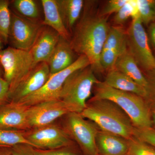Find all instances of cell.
<instances>
[{
    "label": "cell",
    "mask_w": 155,
    "mask_h": 155,
    "mask_svg": "<svg viewBox=\"0 0 155 155\" xmlns=\"http://www.w3.org/2000/svg\"><path fill=\"white\" fill-rule=\"evenodd\" d=\"M9 6L8 1L0 0V38L5 44L8 42L11 24V13Z\"/></svg>",
    "instance_id": "603a6c76"
},
{
    "label": "cell",
    "mask_w": 155,
    "mask_h": 155,
    "mask_svg": "<svg viewBox=\"0 0 155 155\" xmlns=\"http://www.w3.org/2000/svg\"><path fill=\"white\" fill-rule=\"evenodd\" d=\"M1 75H2V69L0 68V78H1Z\"/></svg>",
    "instance_id": "74e56055"
},
{
    "label": "cell",
    "mask_w": 155,
    "mask_h": 155,
    "mask_svg": "<svg viewBox=\"0 0 155 155\" xmlns=\"http://www.w3.org/2000/svg\"><path fill=\"white\" fill-rule=\"evenodd\" d=\"M96 99H107L119 106L130 118L136 128L153 127L149 103L146 99L131 93L119 90L99 81L94 86Z\"/></svg>",
    "instance_id": "3957f363"
},
{
    "label": "cell",
    "mask_w": 155,
    "mask_h": 155,
    "mask_svg": "<svg viewBox=\"0 0 155 155\" xmlns=\"http://www.w3.org/2000/svg\"><path fill=\"white\" fill-rule=\"evenodd\" d=\"M126 155H131V154H130V153H128Z\"/></svg>",
    "instance_id": "f35d334b"
},
{
    "label": "cell",
    "mask_w": 155,
    "mask_h": 155,
    "mask_svg": "<svg viewBox=\"0 0 155 155\" xmlns=\"http://www.w3.org/2000/svg\"><path fill=\"white\" fill-rule=\"evenodd\" d=\"M0 65L4 69V79L9 84V95L36 65L29 51L13 47L0 51Z\"/></svg>",
    "instance_id": "52a82bcc"
},
{
    "label": "cell",
    "mask_w": 155,
    "mask_h": 155,
    "mask_svg": "<svg viewBox=\"0 0 155 155\" xmlns=\"http://www.w3.org/2000/svg\"><path fill=\"white\" fill-rule=\"evenodd\" d=\"M90 66L78 69L64 82L60 99L67 104L71 112L81 114L86 107L92 90L99 81Z\"/></svg>",
    "instance_id": "277c9868"
},
{
    "label": "cell",
    "mask_w": 155,
    "mask_h": 155,
    "mask_svg": "<svg viewBox=\"0 0 155 155\" xmlns=\"http://www.w3.org/2000/svg\"><path fill=\"white\" fill-rule=\"evenodd\" d=\"M2 40H1V38H0V51L2 50Z\"/></svg>",
    "instance_id": "8d00e7d4"
},
{
    "label": "cell",
    "mask_w": 155,
    "mask_h": 155,
    "mask_svg": "<svg viewBox=\"0 0 155 155\" xmlns=\"http://www.w3.org/2000/svg\"><path fill=\"white\" fill-rule=\"evenodd\" d=\"M133 136L155 148V129L153 127L146 128L134 127Z\"/></svg>",
    "instance_id": "f1b7e54d"
},
{
    "label": "cell",
    "mask_w": 155,
    "mask_h": 155,
    "mask_svg": "<svg viewBox=\"0 0 155 155\" xmlns=\"http://www.w3.org/2000/svg\"><path fill=\"white\" fill-rule=\"evenodd\" d=\"M15 9L22 17L37 20L39 17V11L36 2L33 0H15L13 2Z\"/></svg>",
    "instance_id": "d4e9b609"
},
{
    "label": "cell",
    "mask_w": 155,
    "mask_h": 155,
    "mask_svg": "<svg viewBox=\"0 0 155 155\" xmlns=\"http://www.w3.org/2000/svg\"><path fill=\"white\" fill-rule=\"evenodd\" d=\"M61 17L67 30L75 25L84 6L83 0H57Z\"/></svg>",
    "instance_id": "44dd1931"
},
{
    "label": "cell",
    "mask_w": 155,
    "mask_h": 155,
    "mask_svg": "<svg viewBox=\"0 0 155 155\" xmlns=\"http://www.w3.org/2000/svg\"><path fill=\"white\" fill-rule=\"evenodd\" d=\"M70 113V109L63 101L51 100L28 107L27 120L31 129L54 123L57 119Z\"/></svg>",
    "instance_id": "8fae6325"
},
{
    "label": "cell",
    "mask_w": 155,
    "mask_h": 155,
    "mask_svg": "<svg viewBox=\"0 0 155 155\" xmlns=\"http://www.w3.org/2000/svg\"><path fill=\"white\" fill-rule=\"evenodd\" d=\"M25 138L35 148L57 149L74 146V141L61 126L53 123L25 130Z\"/></svg>",
    "instance_id": "9c48e42d"
},
{
    "label": "cell",
    "mask_w": 155,
    "mask_h": 155,
    "mask_svg": "<svg viewBox=\"0 0 155 155\" xmlns=\"http://www.w3.org/2000/svg\"><path fill=\"white\" fill-rule=\"evenodd\" d=\"M0 155H12L11 147H0Z\"/></svg>",
    "instance_id": "d590c367"
},
{
    "label": "cell",
    "mask_w": 155,
    "mask_h": 155,
    "mask_svg": "<svg viewBox=\"0 0 155 155\" xmlns=\"http://www.w3.org/2000/svg\"><path fill=\"white\" fill-rule=\"evenodd\" d=\"M128 140V153L131 155H155V148L133 136Z\"/></svg>",
    "instance_id": "4316f807"
},
{
    "label": "cell",
    "mask_w": 155,
    "mask_h": 155,
    "mask_svg": "<svg viewBox=\"0 0 155 155\" xmlns=\"http://www.w3.org/2000/svg\"><path fill=\"white\" fill-rule=\"evenodd\" d=\"M61 127L78 145L83 155H97L96 137L100 129L79 113L71 112L64 116Z\"/></svg>",
    "instance_id": "5b68a950"
},
{
    "label": "cell",
    "mask_w": 155,
    "mask_h": 155,
    "mask_svg": "<svg viewBox=\"0 0 155 155\" xmlns=\"http://www.w3.org/2000/svg\"><path fill=\"white\" fill-rule=\"evenodd\" d=\"M89 66L90 63L87 58L84 55L79 56L67 69L51 75L48 80L38 91L17 103L29 107L43 102L60 99L61 90L67 78L78 69Z\"/></svg>",
    "instance_id": "ba28073f"
},
{
    "label": "cell",
    "mask_w": 155,
    "mask_h": 155,
    "mask_svg": "<svg viewBox=\"0 0 155 155\" xmlns=\"http://www.w3.org/2000/svg\"><path fill=\"white\" fill-rule=\"evenodd\" d=\"M148 29L150 41L153 47L155 48V22L150 24Z\"/></svg>",
    "instance_id": "836d02e7"
},
{
    "label": "cell",
    "mask_w": 155,
    "mask_h": 155,
    "mask_svg": "<svg viewBox=\"0 0 155 155\" xmlns=\"http://www.w3.org/2000/svg\"><path fill=\"white\" fill-rule=\"evenodd\" d=\"M25 130L0 129V146L11 147L22 143L31 145L25 138Z\"/></svg>",
    "instance_id": "cb8c5ba5"
},
{
    "label": "cell",
    "mask_w": 155,
    "mask_h": 155,
    "mask_svg": "<svg viewBox=\"0 0 155 155\" xmlns=\"http://www.w3.org/2000/svg\"><path fill=\"white\" fill-rule=\"evenodd\" d=\"M84 9L69 42L75 53L87 58L94 73H101L104 70L101 64V54L110 26L105 17L93 14L89 8Z\"/></svg>",
    "instance_id": "6da1fadb"
},
{
    "label": "cell",
    "mask_w": 155,
    "mask_h": 155,
    "mask_svg": "<svg viewBox=\"0 0 155 155\" xmlns=\"http://www.w3.org/2000/svg\"><path fill=\"white\" fill-rule=\"evenodd\" d=\"M105 82L113 88L137 95L147 99L146 89L122 72L114 69L107 72Z\"/></svg>",
    "instance_id": "ac0fdd59"
},
{
    "label": "cell",
    "mask_w": 155,
    "mask_h": 155,
    "mask_svg": "<svg viewBox=\"0 0 155 155\" xmlns=\"http://www.w3.org/2000/svg\"><path fill=\"white\" fill-rule=\"evenodd\" d=\"M139 17V11L137 0H128L115 14L113 19L116 26H121L131 18L134 19Z\"/></svg>",
    "instance_id": "7402d4cb"
},
{
    "label": "cell",
    "mask_w": 155,
    "mask_h": 155,
    "mask_svg": "<svg viewBox=\"0 0 155 155\" xmlns=\"http://www.w3.org/2000/svg\"><path fill=\"white\" fill-rule=\"evenodd\" d=\"M139 17L132 19L126 31L127 49L144 73L155 71V57Z\"/></svg>",
    "instance_id": "8992f818"
},
{
    "label": "cell",
    "mask_w": 155,
    "mask_h": 155,
    "mask_svg": "<svg viewBox=\"0 0 155 155\" xmlns=\"http://www.w3.org/2000/svg\"><path fill=\"white\" fill-rule=\"evenodd\" d=\"M41 2L45 16L42 25L52 28L60 36L69 41L70 34L61 17L57 0H42Z\"/></svg>",
    "instance_id": "d6986e66"
},
{
    "label": "cell",
    "mask_w": 155,
    "mask_h": 155,
    "mask_svg": "<svg viewBox=\"0 0 155 155\" xmlns=\"http://www.w3.org/2000/svg\"><path fill=\"white\" fill-rule=\"evenodd\" d=\"M55 31L48 26L43 25L33 46L30 51L37 65L47 63L60 38Z\"/></svg>",
    "instance_id": "9a60e30c"
},
{
    "label": "cell",
    "mask_w": 155,
    "mask_h": 155,
    "mask_svg": "<svg viewBox=\"0 0 155 155\" xmlns=\"http://www.w3.org/2000/svg\"><path fill=\"white\" fill-rule=\"evenodd\" d=\"M96 143L97 155H126L128 153V140L117 134L100 129Z\"/></svg>",
    "instance_id": "2e32d148"
},
{
    "label": "cell",
    "mask_w": 155,
    "mask_h": 155,
    "mask_svg": "<svg viewBox=\"0 0 155 155\" xmlns=\"http://www.w3.org/2000/svg\"><path fill=\"white\" fill-rule=\"evenodd\" d=\"M42 26L41 22L11 13L8 41L12 47L30 51Z\"/></svg>",
    "instance_id": "30bf717a"
},
{
    "label": "cell",
    "mask_w": 155,
    "mask_h": 155,
    "mask_svg": "<svg viewBox=\"0 0 155 155\" xmlns=\"http://www.w3.org/2000/svg\"><path fill=\"white\" fill-rule=\"evenodd\" d=\"M81 115L94 123L100 130L128 140L133 136L134 126L129 116L114 102L92 98Z\"/></svg>",
    "instance_id": "7a4b0ae2"
},
{
    "label": "cell",
    "mask_w": 155,
    "mask_h": 155,
    "mask_svg": "<svg viewBox=\"0 0 155 155\" xmlns=\"http://www.w3.org/2000/svg\"><path fill=\"white\" fill-rule=\"evenodd\" d=\"M9 84L4 78H0V105L9 102Z\"/></svg>",
    "instance_id": "d6a6232c"
},
{
    "label": "cell",
    "mask_w": 155,
    "mask_h": 155,
    "mask_svg": "<svg viewBox=\"0 0 155 155\" xmlns=\"http://www.w3.org/2000/svg\"><path fill=\"white\" fill-rule=\"evenodd\" d=\"M35 155H83L81 150L74 146L65 147L55 150H45L35 148Z\"/></svg>",
    "instance_id": "83f0119b"
},
{
    "label": "cell",
    "mask_w": 155,
    "mask_h": 155,
    "mask_svg": "<svg viewBox=\"0 0 155 155\" xmlns=\"http://www.w3.org/2000/svg\"><path fill=\"white\" fill-rule=\"evenodd\" d=\"M28 107L18 103L12 102L0 105V129H30L27 117Z\"/></svg>",
    "instance_id": "5bb4252c"
},
{
    "label": "cell",
    "mask_w": 155,
    "mask_h": 155,
    "mask_svg": "<svg viewBox=\"0 0 155 155\" xmlns=\"http://www.w3.org/2000/svg\"><path fill=\"white\" fill-rule=\"evenodd\" d=\"M150 109L151 116L152 121L153 127L155 129V104L150 102Z\"/></svg>",
    "instance_id": "e575fe53"
},
{
    "label": "cell",
    "mask_w": 155,
    "mask_h": 155,
    "mask_svg": "<svg viewBox=\"0 0 155 155\" xmlns=\"http://www.w3.org/2000/svg\"><path fill=\"white\" fill-rule=\"evenodd\" d=\"M139 17L143 25L155 22V0H137Z\"/></svg>",
    "instance_id": "484cf974"
},
{
    "label": "cell",
    "mask_w": 155,
    "mask_h": 155,
    "mask_svg": "<svg viewBox=\"0 0 155 155\" xmlns=\"http://www.w3.org/2000/svg\"><path fill=\"white\" fill-rule=\"evenodd\" d=\"M75 52L69 41L60 37L54 51L48 61L51 75L63 71L71 66L75 61Z\"/></svg>",
    "instance_id": "e0dca14e"
},
{
    "label": "cell",
    "mask_w": 155,
    "mask_h": 155,
    "mask_svg": "<svg viewBox=\"0 0 155 155\" xmlns=\"http://www.w3.org/2000/svg\"><path fill=\"white\" fill-rule=\"evenodd\" d=\"M51 75L47 63L37 64L9 95V102L17 103L41 88Z\"/></svg>",
    "instance_id": "4fadbf2b"
},
{
    "label": "cell",
    "mask_w": 155,
    "mask_h": 155,
    "mask_svg": "<svg viewBox=\"0 0 155 155\" xmlns=\"http://www.w3.org/2000/svg\"><path fill=\"white\" fill-rule=\"evenodd\" d=\"M33 146L27 143H22L11 147L12 155H35Z\"/></svg>",
    "instance_id": "1f68e13d"
},
{
    "label": "cell",
    "mask_w": 155,
    "mask_h": 155,
    "mask_svg": "<svg viewBox=\"0 0 155 155\" xmlns=\"http://www.w3.org/2000/svg\"><path fill=\"white\" fill-rule=\"evenodd\" d=\"M148 83L147 92V101L150 102L155 104V71L144 73Z\"/></svg>",
    "instance_id": "4dcf8cb0"
},
{
    "label": "cell",
    "mask_w": 155,
    "mask_h": 155,
    "mask_svg": "<svg viewBox=\"0 0 155 155\" xmlns=\"http://www.w3.org/2000/svg\"><path fill=\"white\" fill-rule=\"evenodd\" d=\"M114 69L122 72L147 89V80L134 59L127 51L116 61Z\"/></svg>",
    "instance_id": "ffe728a7"
},
{
    "label": "cell",
    "mask_w": 155,
    "mask_h": 155,
    "mask_svg": "<svg viewBox=\"0 0 155 155\" xmlns=\"http://www.w3.org/2000/svg\"><path fill=\"white\" fill-rule=\"evenodd\" d=\"M128 0H110L107 3L99 15L105 17L114 13H117Z\"/></svg>",
    "instance_id": "f546056e"
},
{
    "label": "cell",
    "mask_w": 155,
    "mask_h": 155,
    "mask_svg": "<svg viewBox=\"0 0 155 155\" xmlns=\"http://www.w3.org/2000/svg\"><path fill=\"white\" fill-rule=\"evenodd\" d=\"M127 50L126 31L121 26H110L101 54L104 71L114 69L118 58Z\"/></svg>",
    "instance_id": "7c38bea8"
},
{
    "label": "cell",
    "mask_w": 155,
    "mask_h": 155,
    "mask_svg": "<svg viewBox=\"0 0 155 155\" xmlns=\"http://www.w3.org/2000/svg\"><path fill=\"white\" fill-rule=\"evenodd\" d=\"M0 147H3V146H0Z\"/></svg>",
    "instance_id": "ab89813d"
}]
</instances>
